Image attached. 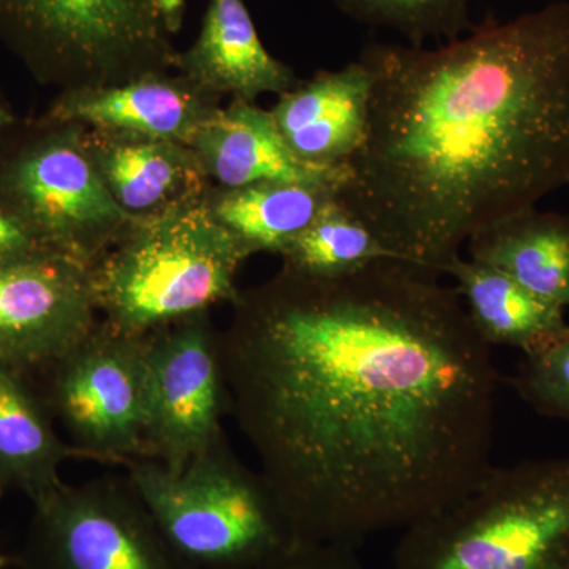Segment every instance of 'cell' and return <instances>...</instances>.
Returning a JSON list of instances; mask_svg holds the SVG:
<instances>
[{"instance_id": "23", "label": "cell", "mask_w": 569, "mask_h": 569, "mask_svg": "<svg viewBox=\"0 0 569 569\" xmlns=\"http://www.w3.org/2000/svg\"><path fill=\"white\" fill-rule=\"evenodd\" d=\"M509 383L541 417L569 421V325L526 353Z\"/></svg>"}, {"instance_id": "9", "label": "cell", "mask_w": 569, "mask_h": 569, "mask_svg": "<svg viewBox=\"0 0 569 569\" xmlns=\"http://www.w3.org/2000/svg\"><path fill=\"white\" fill-rule=\"evenodd\" d=\"M32 503L24 569H189L129 478L56 486Z\"/></svg>"}, {"instance_id": "12", "label": "cell", "mask_w": 569, "mask_h": 569, "mask_svg": "<svg viewBox=\"0 0 569 569\" xmlns=\"http://www.w3.org/2000/svg\"><path fill=\"white\" fill-rule=\"evenodd\" d=\"M220 108V97L182 74L163 71L122 84L62 92L40 121L190 146Z\"/></svg>"}, {"instance_id": "8", "label": "cell", "mask_w": 569, "mask_h": 569, "mask_svg": "<svg viewBox=\"0 0 569 569\" xmlns=\"http://www.w3.org/2000/svg\"><path fill=\"white\" fill-rule=\"evenodd\" d=\"M148 335L107 321L43 367L37 388L80 458L129 463L148 458ZM31 373V376H36Z\"/></svg>"}, {"instance_id": "17", "label": "cell", "mask_w": 569, "mask_h": 569, "mask_svg": "<svg viewBox=\"0 0 569 569\" xmlns=\"http://www.w3.org/2000/svg\"><path fill=\"white\" fill-rule=\"evenodd\" d=\"M74 458L31 376L0 362V488L36 500L63 482L61 468Z\"/></svg>"}, {"instance_id": "22", "label": "cell", "mask_w": 569, "mask_h": 569, "mask_svg": "<svg viewBox=\"0 0 569 569\" xmlns=\"http://www.w3.org/2000/svg\"><path fill=\"white\" fill-rule=\"evenodd\" d=\"M351 20L369 28L389 29L411 47L427 40L455 41L475 28L471 0H332Z\"/></svg>"}, {"instance_id": "29", "label": "cell", "mask_w": 569, "mask_h": 569, "mask_svg": "<svg viewBox=\"0 0 569 569\" xmlns=\"http://www.w3.org/2000/svg\"><path fill=\"white\" fill-rule=\"evenodd\" d=\"M2 493H6V490H3L2 488H0V497H2Z\"/></svg>"}, {"instance_id": "7", "label": "cell", "mask_w": 569, "mask_h": 569, "mask_svg": "<svg viewBox=\"0 0 569 569\" xmlns=\"http://www.w3.org/2000/svg\"><path fill=\"white\" fill-rule=\"evenodd\" d=\"M10 132L0 140V203L56 253L92 268L137 219L97 174L84 129L39 121L13 140Z\"/></svg>"}, {"instance_id": "27", "label": "cell", "mask_w": 569, "mask_h": 569, "mask_svg": "<svg viewBox=\"0 0 569 569\" xmlns=\"http://www.w3.org/2000/svg\"><path fill=\"white\" fill-rule=\"evenodd\" d=\"M17 126V116H14L13 111L10 110L9 104L0 99V140H2V138Z\"/></svg>"}, {"instance_id": "20", "label": "cell", "mask_w": 569, "mask_h": 569, "mask_svg": "<svg viewBox=\"0 0 569 569\" xmlns=\"http://www.w3.org/2000/svg\"><path fill=\"white\" fill-rule=\"evenodd\" d=\"M328 183L263 181L208 190L212 212L249 254H280L337 198Z\"/></svg>"}, {"instance_id": "3", "label": "cell", "mask_w": 569, "mask_h": 569, "mask_svg": "<svg viewBox=\"0 0 569 569\" xmlns=\"http://www.w3.org/2000/svg\"><path fill=\"white\" fill-rule=\"evenodd\" d=\"M249 257L206 194L137 219L91 268L99 312L112 328L144 336L236 305V279Z\"/></svg>"}, {"instance_id": "15", "label": "cell", "mask_w": 569, "mask_h": 569, "mask_svg": "<svg viewBox=\"0 0 569 569\" xmlns=\"http://www.w3.org/2000/svg\"><path fill=\"white\" fill-rule=\"evenodd\" d=\"M190 148L208 179L220 189L263 181L328 183L339 189L346 164L336 168L302 162L288 148L271 111L233 99L204 123Z\"/></svg>"}, {"instance_id": "14", "label": "cell", "mask_w": 569, "mask_h": 569, "mask_svg": "<svg viewBox=\"0 0 569 569\" xmlns=\"http://www.w3.org/2000/svg\"><path fill=\"white\" fill-rule=\"evenodd\" d=\"M82 140L112 200L133 219L157 216L209 190L197 153L182 142L91 129H84Z\"/></svg>"}, {"instance_id": "11", "label": "cell", "mask_w": 569, "mask_h": 569, "mask_svg": "<svg viewBox=\"0 0 569 569\" xmlns=\"http://www.w3.org/2000/svg\"><path fill=\"white\" fill-rule=\"evenodd\" d=\"M91 268L61 257L0 268V362L36 373L99 325Z\"/></svg>"}, {"instance_id": "5", "label": "cell", "mask_w": 569, "mask_h": 569, "mask_svg": "<svg viewBox=\"0 0 569 569\" xmlns=\"http://www.w3.org/2000/svg\"><path fill=\"white\" fill-rule=\"evenodd\" d=\"M126 467L157 529L189 569H260L302 542L260 471L244 466L224 436L181 471L152 459Z\"/></svg>"}, {"instance_id": "6", "label": "cell", "mask_w": 569, "mask_h": 569, "mask_svg": "<svg viewBox=\"0 0 569 569\" xmlns=\"http://www.w3.org/2000/svg\"><path fill=\"white\" fill-rule=\"evenodd\" d=\"M171 39L151 0H0V40L63 92L163 73Z\"/></svg>"}, {"instance_id": "26", "label": "cell", "mask_w": 569, "mask_h": 569, "mask_svg": "<svg viewBox=\"0 0 569 569\" xmlns=\"http://www.w3.org/2000/svg\"><path fill=\"white\" fill-rule=\"evenodd\" d=\"M157 17L171 37L178 36L182 29L186 0H151Z\"/></svg>"}, {"instance_id": "2", "label": "cell", "mask_w": 569, "mask_h": 569, "mask_svg": "<svg viewBox=\"0 0 569 569\" xmlns=\"http://www.w3.org/2000/svg\"><path fill=\"white\" fill-rule=\"evenodd\" d=\"M359 61L369 122L337 198L397 260L443 276L471 236L569 186L568 0Z\"/></svg>"}, {"instance_id": "18", "label": "cell", "mask_w": 569, "mask_h": 569, "mask_svg": "<svg viewBox=\"0 0 569 569\" xmlns=\"http://www.w3.org/2000/svg\"><path fill=\"white\" fill-rule=\"evenodd\" d=\"M470 260L492 266L545 301L569 306V216L527 209L468 239Z\"/></svg>"}, {"instance_id": "13", "label": "cell", "mask_w": 569, "mask_h": 569, "mask_svg": "<svg viewBox=\"0 0 569 569\" xmlns=\"http://www.w3.org/2000/svg\"><path fill=\"white\" fill-rule=\"evenodd\" d=\"M370 71L361 61L318 71L280 93L271 114L288 148L302 162L346 164L365 141L369 122Z\"/></svg>"}, {"instance_id": "10", "label": "cell", "mask_w": 569, "mask_h": 569, "mask_svg": "<svg viewBox=\"0 0 569 569\" xmlns=\"http://www.w3.org/2000/svg\"><path fill=\"white\" fill-rule=\"evenodd\" d=\"M209 312L149 332L148 458L181 471L224 436L227 397Z\"/></svg>"}, {"instance_id": "16", "label": "cell", "mask_w": 569, "mask_h": 569, "mask_svg": "<svg viewBox=\"0 0 569 569\" xmlns=\"http://www.w3.org/2000/svg\"><path fill=\"white\" fill-rule=\"evenodd\" d=\"M174 69L206 92L246 102L298 84L293 70L266 50L244 0H209L200 36L176 54Z\"/></svg>"}, {"instance_id": "24", "label": "cell", "mask_w": 569, "mask_h": 569, "mask_svg": "<svg viewBox=\"0 0 569 569\" xmlns=\"http://www.w3.org/2000/svg\"><path fill=\"white\" fill-rule=\"evenodd\" d=\"M260 569H366L355 546L299 542Z\"/></svg>"}, {"instance_id": "28", "label": "cell", "mask_w": 569, "mask_h": 569, "mask_svg": "<svg viewBox=\"0 0 569 569\" xmlns=\"http://www.w3.org/2000/svg\"><path fill=\"white\" fill-rule=\"evenodd\" d=\"M11 560L9 557L3 556V553H0V569L6 568L7 565H10Z\"/></svg>"}, {"instance_id": "19", "label": "cell", "mask_w": 569, "mask_h": 569, "mask_svg": "<svg viewBox=\"0 0 569 569\" xmlns=\"http://www.w3.org/2000/svg\"><path fill=\"white\" fill-rule=\"evenodd\" d=\"M445 274L455 277L471 323L490 347H515L526 355L567 328L563 307L538 298L492 266L459 254Z\"/></svg>"}, {"instance_id": "25", "label": "cell", "mask_w": 569, "mask_h": 569, "mask_svg": "<svg viewBox=\"0 0 569 569\" xmlns=\"http://www.w3.org/2000/svg\"><path fill=\"white\" fill-rule=\"evenodd\" d=\"M59 254L20 217L0 203V268L32 258ZM62 257V254H61Z\"/></svg>"}, {"instance_id": "21", "label": "cell", "mask_w": 569, "mask_h": 569, "mask_svg": "<svg viewBox=\"0 0 569 569\" xmlns=\"http://www.w3.org/2000/svg\"><path fill=\"white\" fill-rule=\"evenodd\" d=\"M283 268L309 276H337L395 258L361 220L336 198L282 252Z\"/></svg>"}, {"instance_id": "1", "label": "cell", "mask_w": 569, "mask_h": 569, "mask_svg": "<svg viewBox=\"0 0 569 569\" xmlns=\"http://www.w3.org/2000/svg\"><path fill=\"white\" fill-rule=\"evenodd\" d=\"M440 276L397 258L282 266L217 332L227 413L302 542L407 529L493 466L492 347Z\"/></svg>"}, {"instance_id": "4", "label": "cell", "mask_w": 569, "mask_h": 569, "mask_svg": "<svg viewBox=\"0 0 569 569\" xmlns=\"http://www.w3.org/2000/svg\"><path fill=\"white\" fill-rule=\"evenodd\" d=\"M392 569H569V456L490 467L403 529Z\"/></svg>"}]
</instances>
